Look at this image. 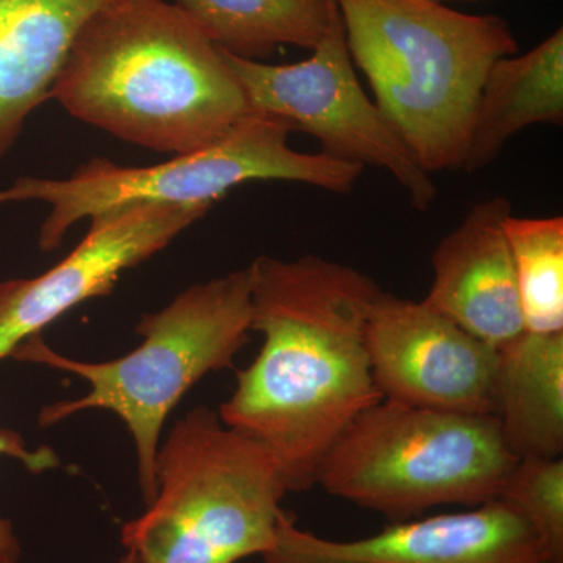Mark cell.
Segmentation results:
<instances>
[{
  "instance_id": "6da1fadb",
  "label": "cell",
  "mask_w": 563,
  "mask_h": 563,
  "mask_svg": "<svg viewBox=\"0 0 563 563\" xmlns=\"http://www.w3.org/2000/svg\"><path fill=\"white\" fill-rule=\"evenodd\" d=\"M250 268L251 331L263 342L218 415L268 450L288 492H307L340 433L384 399L366 350L383 288L314 254L262 255Z\"/></svg>"
},
{
  "instance_id": "7a4b0ae2",
  "label": "cell",
  "mask_w": 563,
  "mask_h": 563,
  "mask_svg": "<svg viewBox=\"0 0 563 563\" xmlns=\"http://www.w3.org/2000/svg\"><path fill=\"white\" fill-rule=\"evenodd\" d=\"M51 98L117 139L176 155L211 146L251 114L224 52L168 0H114L99 10Z\"/></svg>"
},
{
  "instance_id": "3957f363",
  "label": "cell",
  "mask_w": 563,
  "mask_h": 563,
  "mask_svg": "<svg viewBox=\"0 0 563 563\" xmlns=\"http://www.w3.org/2000/svg\"><path fill=\"white\" fill-rule=\"evenodd\" d=\"M374 102L429 174L457 172L493 63L518 52L509 21L435 0H335Z\"/></svg>"
},
{
  "instance_id": "277c9868",
  "label": "cell",
  "mask_w": 563,
  "mask_h": 563,
  "mask_svg": "<svg viewBox=\"0 0 563 563\" xmlns=\"http://www.w3.org/2000/svg\"><path fill=\"white\" fill-rule=\"evenodd\" d=\"M250 265L191 285L136 324L140 346L107 362H84L52 350L41 333L25 340L11 357L76 374L90 390L81 398L52 402L38 415L46 429L87 410H109L124 422L136 450L144 504L157 495L158 448L169 413L202 377L231 368L250 340Z\"/></svg>"
},
{
  "instance_id": "5b68a950",
  "label": "cell",
  "mask_w": 563,
  "mask_h": 563,
  "mask_svg": "<svg viewBox=\"0 0 563 563\" xmlns=\"http://www.w3.org/2000/svg\"><path fill=\"white\" fill-rule=\"evenodd\" d=\"M157 495L122 526L140 563H236L273 547L287 495L263 444L198 406L161 443Z\"/></svg>"
},
{
  "instance_id": "8992f818",
  "label": "cell",
  "mask_w": 563,
  "mask_h": 563,
  "mask_svg": "<svg viewBox=\"0 0 563 563\" xmlns=\"http://www.w3.org/2000/svg\"><path fill=\"white\" fill-rule=\"evenodd\" d=\"M517 462L495 415L383 399L340 433L318 466L314 485L406 521L433 507H476L498 499Z\"/></svg>"
},
{
  "instance_id": "52a82bcc",
  "label": "cell",
  "mask_w": 563,
  "mask_h": 563,
  "mask_svg": "<svg viewBox=\"0 0 563 563\" xmlns=\"http://www.w3.org/2000/svg\"><path fill=\"white\" fill-rule=\"evenodd\" d=\"M285 122L251 113L224 139L152 166H121L92 158L68 179L20 177L0 190V206L41 201L51 207L40 229L41 251L58 250L79 221L124 207L198 206L211 209L252 180L310 185L336 195L354 190L365 168L329 155L292 150Z\"/></svg>"
},
{
  "instance_id": "ba28073f",
  "label": "cell",
  "mask_w": 563,
  "mask_h": 563,
  "mask_svg": "<svg viewBox=\"0 0 563 563\" xmlns=\"http://www.w3.org/2000/svg\"><path fill=\"white\" fill-rule=\"evenodd\" d=\"M224 57L242 85L251 113L285 122L292 132L309 133L320 143L322 154L336 161L384 169L415 210L431 209L437 199L432 174L417 162L363 90L340 10L307 60L272 65L228 52Z\"/></svg>"
},
{
  "instance_id": "9c48e42d",
  "label": "cell",
  "mask_w": 563,
  "mask_h": 563,
  "mask_svg": "<svg viewBox=\"0 0 563 563\" xmlns=\"http://www.w3.org/2000/svg\"><path fill=\"white\" fill-rule=\"evenodd\" d=\"M374 383L387 401L495 415L499 351L428 302L380 291L366 322Z\"/></svg>"
},
{
  "instance_id": "30bf717a",
  "label": "cell",
  "mask_w": 563,
  "mask_h": 563,
  "mask_svg": "<svg viewBox=\"0 0 563 563\" xmlns=\"http://www.w3.org/2000/svg\"><path fill=\"white\" fill-rule=\"evenodd\" d=\"M207 211L154 203L106 211L91 218L85 239L46 273L0 282V362L74 307L109 296L122 274L165 250Z\"/></svg>"
},
{
  "instance_id": "8fae6325",
  "label": "cell",
  "mask_w": 563,
  "mask_h": 563,
  "mask_svg": "<svg viewBox=\"0 0 563 563\" xmlns=\"http://www.w3.org/2000/svg\"><path fill=\"white\" fill-rule=\"evenodd\" d=\"M263 563H547L532 529L512 507L493 499L468 512L396 521L355 540L303 531L282 512Z\"/></svg>"
},
{
  "instance_id": "7c38bea8",
  "label": "cell",
  "mask_w": 563,
  "mask_h": 563,
  "mask_svg": "<svg viewBox=\"0 0 563 563\" xmlns=\"http://www.w3.org/2000/svg\"><path fill=\"white\" fill-rule=\"evenodd\" d=\"M512 203L493 196L474 203L437 244L424 301L476 339L501 350L525 332L520 295L504 222Z\"/></svg>"
},
{
  "instance_id": "4fadbf2b",
  "label": "cell",
  "mask_w": 563,
  "mask_h": 563,
  "mask_svg": "<svg viewBox=\"0 0 563 563\" xmlns=\"http://www.w3.org/2000/svg\"><path fill=\"white\" fill-rule=\"evenodd\" d=\"M114 0H0V158L20 139L87 22Z\"/></svg>"
},
{
  "instance_id": "5bb4252c",
  "label": "cell",
  "mask_w": 563,
  "mask_h": 563,
  "mask_svg": "<svg viewBox=\"0 0 563 563\" xmlns=\"http://www.w3.org/2000/svg\"><path fill=\"white\" fill-rule=\"evenodd\" d=\"M563 122V31L525 54L493 63L481 88L463 155L465 173L487 168L518 132Z\"/></svg>"
},
{
  "instance_id": "9a60e30c",
  "label": "cell",
  "mask_w": 563,
  "mask_h": 563,
  "mask_svg": "<svg viewBox=\"0 0 563 563\" xmlns=\"http://www.w3.org/2000/svg\"><path fill=\"white\" fill-rule=\"evenodd\" d=\"M499 351L495 417L520 459L563 454V332H523Z\"/></svg>"
},
{
  "instance_id": "2e32d148",
  "label": "cell",
  "mask_w": 563,
  "mask_h": 563,
  "mask_svg": "<svg viewBox=\"0 0 563 563\" xmlns=\"http://www.w3.org/2000/svg\"><path fill=\"white\" fill-rule=\"evenodd\" d=\"M233 57L265 62L282 46L313 51L339 13L335 0H174Z\"/></svg>"
},
{
  "instance_id": "e0dca14e",
  "label": "cell",
  "mask_w": 563,
  "mask_h": 563,
  "mask_svg": "<svg viewBox=\"0 0 563 563\" xmlns=\"http://www.w3.org/2000/svg\"><path fill=\"white\" fill-rule=\"evenodd\" d=\"M525 331L563 332V218L507 217L504 222Z\"/></svg>"
},
{
  "instance_id": "ac0fdd59",
  "label": "cell",
  "mask_w": 563,
  "mask_h": 563,
  "mask_svg": "<svg viewBox=\"0 0 563 563\" xmlns=\"http://www.w3.org/2000/svg\"><path fill=\"white\" fill-rule=\"evenodd\" d=\"M498 499L532 529L547 563H563V461L520 459Z\"/></svg>"
},
{
  "instance_id": "d6986e66",
  "label": "cell",
  "mask_w": 563,
  "mask_h": 563,
  "mask_svg": "<svg viewBox=\"0 0 563 563\" xmlns=\"http://www.w3.org/2000/svg\"><path fill=\"white\" fill-rule=\"evenodd\" d=\"M0 455L16 459L29 472L40 474L49 472L60 465V457L49 446L31 450L21 433L11 429H0ZM21 543L14 532V526L7 518L0 517V563L20 561Z\"/></svg>"
},
{
  "instance_id": "ffe728a7",
  "label": "cell",
  "mask_w": 563,
  "mask_h": 563,
  "mask_svg": "<svg viewBox=\"0 0 563 563\" xmlns=\"http://www.w3.org/2000/svg\"><path fill=\"white\" fill-rule=\"evenodd\" d=\"M2 563H20V561H7ZM117 563H140V561L139 558H136L135 553H132V551H128V553L122 555L120 561H118Z\"/></svg>"
},
{
  "instance_id": "44dd1931",
  "label": "cell",
  "mask_w": 563,
  "mask_h": 563,
  "mask_svg": "<svg viewBox=\"0 0 563 563\" xmlns=\"http://www.w3.org/2000/svg\"><path fill=\"white\" fill-rule=\"evenodd\" d=\"M435 2L444 3V5H446L448 2H477V0H435Z\"/></svg>"
}]
</instances>
